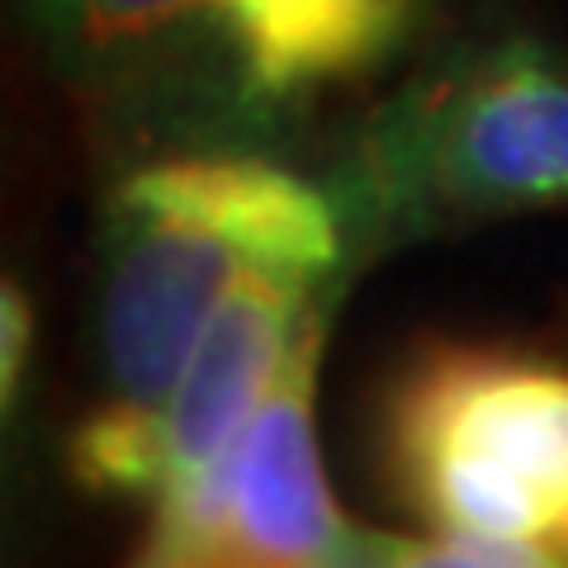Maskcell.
Returning a JSON list of instances; mask_svg holds the SVG:
<instances>
[{"mask_svg": "<svg viewBox=\"0 0 568 568\" xmlns=\"http://www.w3.org/2000/svg\"><path fill=\"white\" fill-rule=\"evenodd\" d=\"M29 336H33L29 298L20 284L0 275V417H6L14 388H20L24 361H29Z\"/></svg>", "mask_w": 568, "mask_h": 568, "instance_id": "ba28073f", "label": "cell"}, {"mask_svg": "<svg viewBox=\"0 0 568 568\" xmlns=\"http://www.w3.org/2000/svg\"><path fill=\"white\" fill-rule=\"evenodd\" d=\"M355 190L394 227L568 204V62L517 39L413 85L365 133Z\"/></svg>", "mask_w": 568, "mask_h": 568, "instance_id": "3957f363", "label": "cell"}, {"mask_svg": "<svg viewBox=\"0 0 568 568\" xmlns=\"http://www.w3.org/2000/svg\"><path fill=\"white\" fill-rule=\"evenodd\" d=\"M256 95L342 77L394 39L403 0H223Z\"/></svg>", "mask_w": 568, "mask_h": 568, "instance_id": "52a82bcc", "label": "cell"}, {"mask_svg": "<svg viewBox=\"0 0 568 568\" xmlns=\"http://www.w3.org/2000/svg\"><path fill=\"white\" fill-rule=\"evenodd\" d=\"M336 256L342 209L256 156L171 152L119 175L95 233L100 403L162 413L246 275L327 280Z\"/></svg>", "mask_w": 568, "mask_h": 568, "instance_id": "6da1fadb", "label": "cell"}, {"mask_svg": "<svg viewBox=\"0 0 568 568\" xmlns=\"http://www.w3.org/2000/svg\"><path fill=\"white\" fill-rule=\"evenodd\" d=\"M388 465L432 530L568 559V369L440 346L388 403Z\"/></svg>", "mask_w": 568, "mask_h": 568, "instance_id": "7a4b0ae2", "label": "cell"}, {"mask_svg": "<svg viewBox=\"0 0 568 568\" xmlns=\"http://www.w3.org/2000/svg\"><path fill=\"white\" fill-rule=\"evenodd\" d=\"M323 323L313 317L284 361L280 379L246 422L237 446L209 474L152 503L138 564L156 568H317L388 564L398 540L355 530L332 503L313 436V375L323 355Z\"/></svg>", "mask_w": 568, "mask_h": 568, "instance_id": "277c9868", "label": "cell"}, {"mask_svg": "<svg viewBox=\"0 0 568 568\" xmlns=\"http://www.w3.org/2000/svg\"><path fill=\"white\" fill-rule=\"evenodd\" d=\"M323 284L327 280L261 271L246 275L219 304L200 346L190 351L181 384L171 388L162 407L166 484L156 497L194 484L237 446L246 422L256 417V407L280 379L284 361L294 355L298 336L308 332L313 317H323L317 308Z\"/></svg>", "mask_w": 568, "mask_h": 568, "instance_id": "8992f818", "label": "cell"}, {"mask_svg": "<svg viewBox=\"0 0 568 568\" xmlns=\"http://www.w3.org/2000/svg\"><path fill=\"white\" fill-rule=\"evenodd\" d=\"M52 81L100 119L166 133L256 95L223 0H0Z\"/></svg>", "mask_w": 568, "mask_h": 568, "instance_id": "5b68a950", "label": "cell"}]
</instances>
